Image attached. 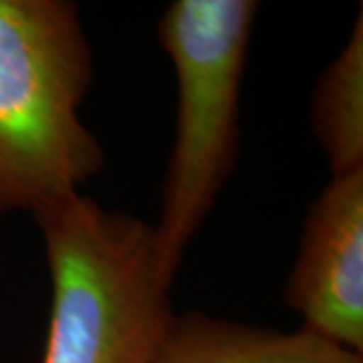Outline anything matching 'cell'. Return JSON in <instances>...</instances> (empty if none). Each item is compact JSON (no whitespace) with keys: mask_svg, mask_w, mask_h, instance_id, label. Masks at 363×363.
<instances>
[{"mask_svg":"<svg viewBox=\"0 0 363 363\" xmlns=\"http://www.w3.org/2000/svg\"><path fill=\"white\" fill-rule=\"evenodd\" d=\"M93 52L69 0H0V216L81 194L104 150L81 121Z\"/></svg>","mask_w":363,"mask_h":363,"instance_id":"1","label":"cell"},{"mask_svg":"<svg viewBox=\"0 0 363 363\" xmlns=\"http://www.w3.org/2000/svg\"><path fill=\"white\" fill-rule=\"evenodd\" d=\"M35 220L52 286L43 363H152L176 317L152 224L83 194Z\"/></svg>","mask_w":363,"mask_h":363,"instance_id":"2","label":"cell"},{"mask_svg":"<svg viewBox=\"0 0 363 363\" xmlns=\"http://www.w3.org/2000/svg\"><path fill=\"white\" fill-rule=\"evenodd\" d=\"M255 0H176L157 35L178 85L176 133L154 230V257L172 285L240 150V87L259 14Z\"/></svg>","mask_w":363,"mask_h":363,"instance_id":"3","label":"cell"},{"mask_svg":"<svg viewBox=\"0 0 363 363\" xmlns=\"http://www.w3.org/2000/svg\"><path fill=\"white\" fill-rule=\"evenodd\" d=\"M285 303L307 331L363 353V169L335 176L307 210Z\"/></svg>","mask_w":363,"mask_h":363,"instance_id":"4","label":"cell"},{"mask_svg":"<svg viewBox=\"0 0 363 363\" xmlns=\"http://www.w3.org/2000/svg\"><path fill=\"white\" fill-rule=\"evenodd\" d=\"M152 363H363V353L307 331H279L210 317L176 315Z\"/></svg>","mask_w":363,"mask_h":363,"instance_id":"5","label":"cell"},{"mask_svg":"<svg viewBox=\"0 0 363 363\" xmlns=\"http://www.w3.org/2000/svg\"><path fill=\"white\" fill-rule=\"evenodd\" d=\"M311 125L333 178L363 169V18L315 85Z\"/></svg>","mask_w":363,"mask_h":363,"instance_id":"6","label":"cell"}]
</instances>
